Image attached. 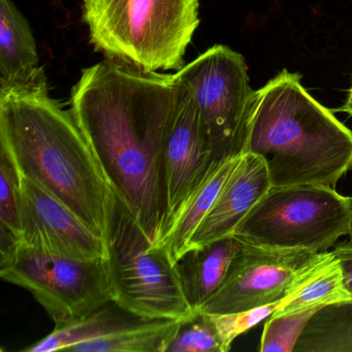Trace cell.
<instances>
[{"label": "cell", "instance_id": "24", "mask_svg": "<svg viewBox=\"0 0 352 352\" xmlns=\"http://www.w3.org/2000/svg\"><path fill=\"white\" fill-rule=\"evenodd\" d=\"M333 253L340 261L346 288L352 296V239L337 245Z\"/></svg>", "mask_w": 352, "mask_h": 352}, {"label": "cell", "instance_id": "22", "mask_svg": "<svg viewBox=\"0 0 352 352\" xmlns=\"http://www.w3.org/2000/svg\"><path fill=\"white\" fill-rule=\"evenodd\" d=\"M209 313L184 321L166 352H228Z\"/></svg>", "mask_w": 352, "mask_h": 352}, {"label": "cell", "instance_id": "1", "mask_svg": "<svg viewBox=\"0 0 352 352\" xmlns=\"http://www.w3.org/2000/svg\"><path fill=\"white\" fill-rule=\"evenodd\" d=\"M177 74L106 59L82 72L71 111L117 197L160 245L166 221L164 149L180 106Z\"/></svg>", "mask_w": 352, "mask_h": 352}, {"label": "cell", "instance_id": "2", "mask_svg": "<svg viewBox=\"0 0 352 352\" xmlns=\"http://www.w3.org/2000/svg\"><path fill=\"white\" fill-rule=\"evenodd\" d=\"M0 147L20 175L63 201L106 242L115 192L69 110L49 94L45 72L0 87Z\"/></svg>", "mask_w": 352, "mask_h": 352}, {"label": "cell", "instance_id": "14", "mask_svg": "<svg viewBox=\"0 0 352 352\" xmlns=\"http://www.w3.org/2000/svg\"><path fill=\"white\" fill-rule=\"evenodd\" d=\"M341 265L333 251L317 253L302 270L273 315H286L350 302Z\"/></svg>", "mask_w": 352, "mask_h": 352}, {"label": "cell", "instance_id": "15", "mask_svg": "<svg viewBox=\"0 0 352 352\" xmlns=\"http://www.w3.org/2000/svg\"><path fill=\"white\" fill-rule=\"evenodd\" d=\"M34 32L12 0H0V87L34 80L41 72Z\"/></svg>", "mask_w": 352, "mask_h": 352}, {"label": "cell", "instance_id": "3", "mask_svg": "<svg viewBox=\"0 0 352 352\" xmlns=\"http://www.w3.org/2000/svg\"><path fill=\"white\" fill-rule=\"evenodd\" d=\"M283 69L255 91L244 153L265 160L272 187H333L352 168V131Z\"/></svg>", "mask_w": 352, "mask_h": 352}, {"label": "cell", "instance_id": "25", "mask_svg": "<svg viewBox=\"0 0 352 352\" xmlns=\"http://www.w3.org/2000/svg\"><path fill=\"white\" fill-rule=\"evenodd\" d=\"M339 111L340 112L347 113L348 115L352 116V86L351 88H350L349 94H348L345 104H344Z\"/></svg>", "mask_w": 352, "mask_h": 352}, {"label": "cell", "instance_id": "11", "mask_svg": "<svg viewBox=\"0 0 352 352\" xmlns=\"http://www.w3.org/2000/svg\"><path fill=\"white\" fill-rule=\"evenodd\" d=\"M214 162L209 135L197 102L190 90L183 85L180 106L164 149L166 221L160 245L185 201L205 178Z\"/></svg>", "mask_w": 352, "mask_h": 352}, {"label": "cell", "instance_id": "6", "mask_svg": "<svg viewBox=\"0 0 352 352\" xmlns=\"http://www.w3.org/2000/svg\"><path fill=\"white\" fill-rule=\"evenodd\" d=\"M348 197L333 187H271L234 230V236L258 246L327 251L349 236Z\"/></svg>", "mask_w": 352, "mask_h": 352}, {"label": "cell", "instance_id": "8", "mask_svg": "<svg viewBox=\"0 0 352 352\" xmlns=\"http://www.w3.org/2000/svg\"><path fill=\"white\" fill-rule=\"evenodd\" d=\"M176 74L197 102L214 160L242 155L255 96L244 57L215 45Z\"/></svg>", "mask_w": 352, "mask_h": 352}, {"label": "cell", "instance_id": "20", "mask_svg": "<svg viewBox=\"0 0 352 352\" xmlns=\"http://www.w3.org/2000/svg\"><path fill=\"white\" fill-rule=\"evenodd\" d=\"M1 238H21V175L7 149L0 147Z\"/></svg>", "mask_w": 352, "mask_h": 352}, {"label": "cell", "instance_id": "26", "mask_svg": "<svg viewBox=\"0 0 352 352\" xmlns=\"http://www.w3.org/2000/svg\"><path fill=\"white\" fill-rule=\"evenodd\" d=\"M349 199L350 210H351V226H350V239H352V197H348Z\"/></svg>", "mask_w": 352, "mask_h": 352}, {"label": "cell", "instance_id": "19", "mask_svg": "<svg viewBox=\"0 0 352 352\" xmlns=\"http://www.w3.org/2000/svg\"><path fill=\"white\" fill-rule=\"evenodd\" d=\"M294 352H352V300L316 311Z\"/></svg>", "mask_w": 352, "mask_h": 352}, {"label": "cell", "instance_id": "4", "mask_svg": "<svg viewBox=\"0 0 352 352\" xmlns=\"http://www.w3.org/2000/svg\"><path fill=\"white\" fill-rule=\"evenodd\" d=\"M199 0H83L90 41L107 58L178 72L199 25Z\"/></svg>", "mask_w": 352, "mask_h": 352}, {"label": "cell", "instance_id": "16", "mask_svg": "<svg viewBox=\"0 0 352 352\" xmlns=\"http://www.w3.org/2000/svg\"><path fill=\"white\" fill-rule=\"evenodd\" d=\"M241 156L223 158L214 162L205 178L185 201L172 228L160 245L166 246L174 263H177L187 250L191 236L215 203Z\"/></svg>", "mask_w": 352, "mask_h": 352}, {"label": "cell", "instance_id": "7", "mask_svg": "<svg viewBox=\"0 0 352 352\" xmlns=\"http://www.w3.org/2000/svg\"><path fill=\"white\" fill-rule=\"evenodd\" d=\"M0 277L32 292L55 327L80 320L113 300L108 259L69 258L1 241Z\"/></svg>", "mask_w": 352, "mask_h": 352}, {"label": "cell", "instance_id": "5", "mask_svg": "<svg viewBox=\"0 0 352 352\" xmlns=\"http://www.w3.org/2000/svg\"><path fill=\"white\" fill-rule=\"evenodd\" d=\"M106 245L113 300L119 306L142 319L195 316L168 249L145 236L116 193Z\"/></svg>", "mask_w": 352, "mask_h": 352}, {"label": "cell", "instance_id": "10", "mask_svg": "<svg viewBox=\"0 0 352 352\" xmlns=\"http://www.w3.org/2000/svg\"><path fill=\"white\" fill-rule=\"evenodd\" d=\"M21 238L36 250L69 258H107L106 242L63 201L21 176Z\"/></svg>", "mask_w": 352, "mask_h": 352}, {"label": "cell", "instance_id": "13", "mask_svg": "<svg viewBox=\"0 0 352 352\" xmlns=\"http://www.w3.org/2000/svg\"><path fill=\"white\" fill-rule=\"evenodd\" d=\"M242 245L236 236H226L207 246L189 249L177 261L185 296L195 312L201 311L220 289Z\"/></svg>", "mask_w": 352, "mask_h": 352}, {"label": "cell", "instance_id": "12", "mask_svg": "<svg viewBox=\"0 0 352 352\" xmlns=\"http://www.w3.org/2000/svg\"><path fill=\"white\" fill-rule=\"evenodd\" d=\"M271 187L265 160L255 154L243 153L215 203L191 236L187 250L234 236L239 224Z\"/></svg>", "mask_w": 352, "mask_h": 352}, {"label": "cell", "instance_id": "18", "mask_svg": "<svg viewBox=\"0 0 352 352\" xmlns=\"http://www.w3.org/2000/svg\"><path fill=\"white\" fill-rule=\"evenodd\" d=\"M183 320L142 319L111 335L82 342L69 352H166Z\"/></svg>", "mask_w": 352, "mask_h": 352}, {"label": "cell", "instance_id": "23", "mask_svg": "<svg viewBox=\"0 0 352 352\" xmlns=\"http://www.w3.org/2000/svg\"><path fill=\"white\" fill-rule=\"evenodd\" d=\"M278 304L279 302L240 312L210 315L222 342L230 351L236 338L272 316L277 309Z\"/></svg>", "mask_w": 352, "mask_h": 352}, {"label": "cell", "instance_id": "9", "mask_svg": "<svg viewBox=\"0 0 352 352\" xmlns=\"http://www.w3.org/2000/svg\"><path fill=\"white\" fill-rule=\"evenodd\" d=\"M317 253L307 249L271 248L243 241L226 281L201 312H240L280 302Z\"/></svg>", "mask_w": 352, "mask_h": 352}, {"label": "cell", "instance_id": "17", "mask_svg": "<svg viewBox=\"0 0 352 352\" xmlns=\"http://www.w3.org/2000/svg\"><path fill=\"white\" fill-rule=\"evenodd\" d=\"M140 320L142 318L111 300L80 320L55 327L52 333L23 351H65L76 344L111 335Z\"/></svg>", "mask_w": 352, "mask_h": 352}, {"label": "cell", "instance_id": "21", "mask_svg": "<svg viewBox=\"0 0 352 352\" xmlns=\"http://www.w3.org/2000/svg\"><path fill=\"white\" fill-rule=\"evenodd\" d=\"M319 309L286 315H272L261 335L259 351L292 352L311 317Z\"/></svg>", "mask_w": 352, "mask_h": 352}]
</instances>
